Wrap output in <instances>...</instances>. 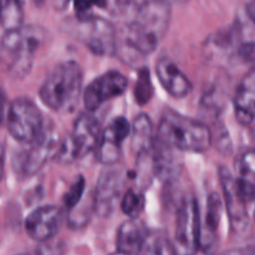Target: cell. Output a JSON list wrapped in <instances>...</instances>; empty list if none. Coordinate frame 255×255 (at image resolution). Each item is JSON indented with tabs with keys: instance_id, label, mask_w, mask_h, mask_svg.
Here are the masks:
<instances>
[{
	"instance_id": "cell-1",
	"label": "cell",
	"mask_w": 255,
	"mask_h": 255,
	"mask_svg": "<svg viewBox=\"0 0 255 255\" xmlns=\"http://www.w3.org/2000/svg\"><path fill=\"white\" fill-rule=\"evenodd\" d=\"M171 4L167 0H146L137 14L117 32L116 54L126 64H137L157 49L168 30Z\"/></svg>"
},
{
	"instance_id": "cell-2",
	"label": "cell",
	"mask_w": 255,
	"mask_h": 255,
	"mask_svg": "<svg viewBox=\"0 0 255 255\" xmlns=\"http://www.w3.org/2000/svg\"><path fill=\"white\" fill-rule=\"evenodd\" d=\"M157 141L177 151L202 153L208 151L213 142V134L206 124L166 110L159 120L156 132Z\"/></svg>"
},
{
	"instance_id": "cell-3",
	"label": "cell",
	"mask_w": 255,
	"mask_h": 255,
	"mask_svg": "<svg viewBox=\"0 0 255 255\" xmlns=\"http://www.w3.org/2000/svg\"><path fill=\"white\" fill-rule=\"evenodd\" d=\"M44 37L36 25H21L7 30L0 39V69L16 79L26 76Z\"/></svg>"
},
{
	"instance_id": "cell-4",
	"label": "cell",
	"mask_w": 255,
	"mask_h": 255,
	"mask_svg": "<svg viewBox=\"0 0 255 255\" xmlns=\"http://www.w3.org/2000/svg\"><path fill=\"white\" fill-rule=\"evenodd\" d=\"M82 91V70L75 61H65L50 71L40 87V99L50 110L71 112Z\"/></svg>"
},
{
	"instance_id": "cell-5",
	"label": "cell",
	"mask_w": 255,
	"mask_h": 255,
	"mask_svg": "<svg viewBox=\"0 0 255 255\" xmlns=\"http://www.w3.org/2000/svg\"><path fill=\"white\" fill-rule=\"evenodd\" d=\"M100 121L92 112H82L74 124L71 134L59 146L55 159L61 163H72L95 151L101 138Z\"/></svg>"
},
{
	"instance_id": "cell-6",
	"label": "cell",
	"mask_w": 255,
	"mask_h": 255,
	"mask_svg": "<svg viewBox=\"0 0 255 255\" xmlns=\"http://www.w3.org/2000/svg\"><path fill=\"white\" fill-rule=\"evenodd\" d=\"M7 131L24 144L36 141L45 131L44 117L39 107L29 99L19 97L10 104L6 116Z\"/></svg>"
},
{
	"instance_id": "cell-7",
	"label": "cell",
	"mask_w": 255,
	"mask_h": 255,
	"mask_svg": "<svg viewBox=\"0 0 255 255\" xmlns=\"http://www.w3.org/2000/svg\"><path fill=\"white\" fill-rule=\"evenodd\" d=\"M72 31L92 54L100 56L116 54L117 30L109 20L99 16L77 17Z\"/></svg>"
},
{
	"instance_id": "cell-8",
	"label": "cell",
	"mask_w": 255,
	"mask_h": 255,
	"mask_svg": "<svg viewBox=\"0 0 255 255\" xmlns=\"http://www.w3.org/2000/svg\"><path fill=\"white\" fill-rule=\"evenodd\" d=\"M199 228L198 202L193 196H186L177 211L176 232L172 243L177 255H197L199 252Z\"/></svg>"
},
{
	"instance_id": "cell-9",
	"label": "cell",
	"mask_w": 255,
	"mask_h": 255,
	"mask_svg": "<svg viewBox=\"0 0 255 255\" xmlns=\"http://www.w3.org/2000/svg\"><path fill=\"white\" fill-rule=\"evenodd\" d=\"M27 146L14 157L12 162L15 172L24 178L36 174L50 158H55L60 144L51 129L45 128L44 133Z\"/></svg>"
},
{
	"instance_id": "cell-10",
	"label": "cell",
	"mask_w": 255,
	"mask_h": 255,
	"mask_svg": "<svg viewBox=\"0 0 255 255\" xmlns=\"http://www.w3.org/2000/svg\"><path fill=\"white\" fill-rule=\"evenodd\" d=\"M126 174L124 169L109 166L100 173L94 196V211L101 218L114 213L122 197Z\"/></svg>"
},
{
	"instance_id": "cell-11",
	"label": "cell",
	"mask_w": 255,
	"mask_h": 255,
	"mask_svg": "<svg viewBox=\"0 0 255 255\" xmlns=\"http://www.w3.org/2000/svg\"><path fill=\"white\" fill-rule=\"evenodd\" d=\"M128 86L126 76L119 71H107L92 80L84 91V106L87 112H95L107 101L125 94Z\"/></svg>"
},
{
	"instance_id": "cell-12",
	"label": "cell",
	"mask_w": 255,
	"mask_h": 255,
	"mask_svg": "<svg viewBox=\"0 0 255 255\" xmlns=\"http://www.w3.org/2000/svg\"><path fill=\"white\" fill-rule=\"evenodd\" d=\"M219 179L232 231L237 234L244 233L249 227V203L239 192L234 176L226 167L219 168Z\"/></svg>"
},
{
	"instance_id": "cell-13",
	"label": "cell",
	"mask_w": 255,
	"mask_h": 255,
	"mask_svg": "<svg viewBox=\"0 0 255 255\" xmlns=\"http://www.w3.org/2000/svg\"><path fill=\"white\" fill-rule=\"evenodd\" d=\"M131 133V125L125 117H116L102 131L96 147V157L104 166H116L122 154V143Z\"/></svg>"
},
{
	"instance_id": "cell-14",
	"label": "cell",
	"mask_w": 255,
	"mask_h": 255,
	"mask_svg": "<svg viewBox=\"0 0 255 255\" xmlns=\"http://www.w3.org/2000/svg\"><path fill=\"white\" fill-rule=\"evenodd\" d=\"M62 212L56 206H41L25 218V231L35 242L46 243L60 231Z\"/></svg>"
},
{
	"instance_id": "cell-15",
	"label": "cell",
	"mask_w": 255,
	"mask_h": 255,
	"mask_svg": "<svg viewBox=\"0 0 255 255\" xmlns=\"http://www.w3.org/2000/svg\"><path fill=\"white\" fill-rule=\"evenodd\" d=\"M223 212V202L218 193H211L207 201L204 221L199 228V251L206 255H214L219 248V224Z\"/></svg>"
},
{
	"instance_id": "cell-16",
	"label": "cell",
	"mask_w": 255,
	"mask_h": 255,
	"mask_svg": "<svg viewBox=\"0 0 255 255\" xmlns=\"http://www.w3.org/2000/svg\"><path fill=\"white\" fill-rule=\"evenodd\" d=\"M156 75L159 84L171 96L176 99H183L191 94V81L171 59L162 57L157 62Z\"/></svg>"
},
{
	"instance_id": "cell-17",
	"label": "cell",
	"mask_w": 255,
	"mask_h": 255,
	"mask_svg": "<svg viewBox=\"0 0 255 255\" xmlns=\"http://www.w3.org/2000/svg\"><path fill=\"white\" fill-rule=\"evenodd\" d=\"M234 114L237 121L248 126L255 120V69L251 70L237 89L234 96Z\"/></svg>"
},
{
	"instance_id": "cell-18",
	"label": "cell",
	"mask_w": 255,
	"mask_h": 255,
	"mask_svg": "<svg viewBox=\"0 0 255 255\" xmlns=\"http://www.w3.org/2000/svg\"><path fill=\"white\" fill-rule=\"evenodd\" d=\"M146 226L138 218H129L120 226L117 231V252L127 255L137 254L148 236Z\"/></svg>"
},
{
	"instance_id": "cell-19",
	"label": "cell",
	"mask_w": 255,
	"mask_h": 255,
	"mask_svg": "<svg viewBox=\"0 0 255 255\" xmlns=\"http://www.w3.org/2000/svg\"><path fill=\"white\" fill-rule=\"evenodd\" d=\"M131 147L137 158L152 154L156 144L154 127L148 115L141 114L136 116L131 126Z\"/></svg>"
},
{
	"instance_id": "cell-20",
	"label": "cell",
	"mask_w": 255,
	"mask_h": 255,
	"mask_svg": "<svg viewBox=\"0 0 255 255\" xmlns=\"http://www.w3.org/2000/svg\"><path fill=\"white\" fill-rule=\"evenodd\" d=\"M237 187L249 204L255 201V149L244 151L236 162Z\"/></svg>"
},
{
	"instance_id": "cell-21",
	"label": "cell",
	"mask_w": 255,
	"mask_h": 255,
	"mask_svg": "<svg viewBox=\"0 0 255 255\" xmlns=\"http://www.w3.org/2000/svg\"><path fill=\"white\" fill-rule=\"evenodd\" d=\"M24 10L21 0H0V25L7 30L22 25Z\"/></svg>"
},
{
	"instance_id": "cell-22",
	"label": "cell",
	"mask_w": 255,
	"mask_h": 255,
	"mask_svg": "<svg viewBox=\"0 0 255 255\" xmlns=\"http://www.w3.org/2000/svg\"><path fill=\"white\" fill-rule=\"evenodd\" d=\"M136 255H177L172 242L161 233L148 234Z\"/></svg>"
},
{
	"instance_id": "cell-23",
	"label": "cell",
	"mask_w": 255,
	"mask_h": 255,
	"mask_svg": "<svg viewBox=\"0 0 255 255\" xmlns=\"http://www.w3.org/2000/svg\"><path fill=\"white\" fill-rule=\"evenodd\" d=\"M120 206H121L122 212L128 218H138V216L142 213L144 208L143 193L136 188L128 189L121 197Z\"/></svg>"
},
{
	"instance_id": "cell-24",
	"label": "cell",
	"mask_w": 255,
	"mask_h": 255,
	"mask_svg": "<svg viewBox=\"0 0 255 255\" xmlns=\"http://www.w3.org/2000/svg\"><path fill=\"white\" fill-rule=\"evenodd\" d=\"M85 186H86V182H85L84 177L80 176L79 178L75 181V183L70 187V189L66 192V194H65L64 203L66 209L72 211V209L79 204V202L81 201L82 198V194H84Z\"/></svg>"
},
{
	"instance_id": "cell-25",
	"label": "cell",
	"mask_w": 255,
	"mask_h": 255,
	"mask_svg": "<svg viewBox=\"0 0 255 255\" xmlns=\"http://www.w3.org/2000/svg\"><path fill=\"white\" fill-rule=\"evenodd\" d=\"M151 92L152 86L148 71H142L139 74V82L136 85V100L139 104H144L149 100Z\"/></svg>"
},
{
	"instance_id": "cell-26",
	"label": "cell",
	"mask_w": 255,
	"mask_h": 255,
	"mask_svg": "<svg viewBox=\"0 0 255 255\" xmlns=\"http://www.w3.org/2000/svg\"><path fill=\"white\" fill-rule=\"evenodd\" d=\"M144 2H146V0H116L120 14L127 17L128 21L137 14V11L141 9Z\"/></svg>"
},
{
	"instance_id": "cell-27",
	"label": "cell",
	"mask_w": 255,
	"mask_h": 255,
	"mask_svg": "<svg viewBox=\"0 0 255 255\" xmlns=\"http://www.w3.org/2000/svg\"><path fill=\"white\" fill-rule=\"evenodd\" d=\"M105 6H106V0H74V9L80 19L90 16V11L94 7Z\"/></svg>"
},
{
	"instance_id": "cell-28",
	"label": "cell",
	"mask_w": 255,
	"mask_h": 255,
	"mask_svg": "<svg viewBox=\"0 0 255 255\" xmlns=\"http://www.w3.org/2000/svg\"><path fill=\"white\" fill-rule=\"evenodd\" d=\"M238 55L244 62H255V42H244L239 46Z\"/></svg>"
},
{
	"instance_id": "cell-29",
	"label": "cell",
	"mask_w": 255,
	"mask_h": 255,
	"mask_svg": "<svg viewBox=\"0 0 255 255\" xmlns=\"http://www.w3.org/2000/svg\"><path fill=\"white\" fill-rule=\"evenodd\" d=\"M219 255H255V244L228 249Z\"/></svg>"
},
{
	"instance_id": "cell-30",
	"label": "cell",
	"mask_w": 255,
	"mask_h": 255,
	"mask_svg": "<svg viewBox=\"0 0 255 255\" xmlns=\"http://www.w3.org/2000/svg\"><path fill=\"white\" fill-rule=\"evenodd\" d=\"M4 162H5V149L4 147L0 146V179H1L2 173H4Z\"/></svg>"
},
{
	"instance_id": "cell-31",
	"label": "cell",
	"mask_w": 255,
	"mask_h": 255,
	"mask_svg": "<svg viewBox=\"0 0 255 255\" xmlns=\"http://www.w3.org/2000/svg\"><path fill=\"white\" fill-rule=\"evenodd\" d=\"M4 111H5V97H4V94L0 91V124H1L2 117H4Z\"/></svg>"
},
{
	"instance_id": "cell-32",
	"label": "cell",
	"mask_w": 255,
	"mask_h": 255,
	"mask_svg": "<svg viewBox=\"0 0 255 255\" xmlns=\"http://www.w3.org/2000/svg\"><path fill=\"white\" fill-rule=\"evenodd\" d=\"M110 255H127V254H125V253H121V252H115V253H112V254H110Z\"/></svg>"
},
{
	"instance_id": "cell-33",
	"label": "cell",
	"mask_w": 255,
	"mask_h": 255,
	"mask_svg": "<svg viewBox=\"0 0 255 255\" xmlns=\"http://www.w3.org/2000/svg\"><path fill=\"white\" fill-rule=\"evenodd\" d=\"M21 255H39L37 253H32V254H21Z\"/></svg>"
},
{
	"instance_id": "cell-34",
	"label": "cell",
	"mask_w": 255,
	"mask_h": 255,
	"mask_svg": "<svg viewBox=\"0 0 255 255\" xmlns=\"http://www.w3.org/2000/svg\"><path fill=\"white\" fill-rule=\"evenodd\" d=\"M179 1H184V0H179Z\"/></svg>"
},
{
	"instance_id": "cell-35",
	"label": "cell",
	"mask_w": 255,
	"mask_h": 255,
	"mask_svg": "<svg viewBox=\"0 0 255 255\" xmlns=\"http://www.w3.org/2000/svg\"><path fill=\"white\" fill-rule=\"evenodd\" d=\"M167 1H171V0H167Z\"/></svg>"
}]
</instances>
